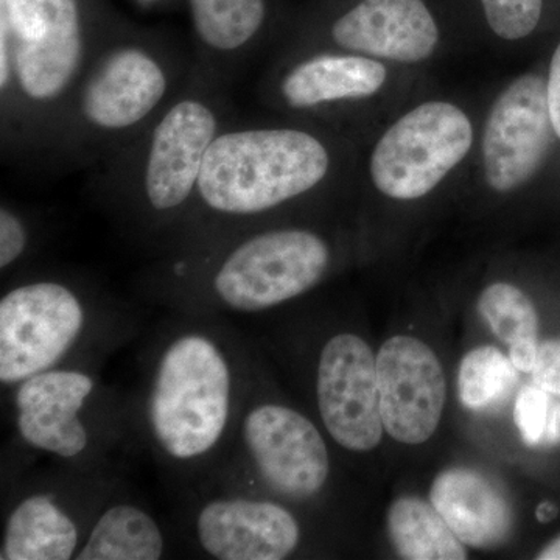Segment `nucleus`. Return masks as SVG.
I'll return each instance as SVG.
<instances>
[{
	"label": "nucleus",
	"mask_w": 560,
	"mask_h": 560,
	"mask_svg": "<svg viewBox=\"0 0 560 560\" xmlns=\"http://www.w3.org/2000/svg\"><path fill=\"white\" fill-rule=\"evenodd\" d=\"M80 530L50 495L33 493L21 500L7 518L0 559L69 560L77 558Z\"/></svg>",
	"instance_id": "nucleus-19"
},
{
	"label": "nucleus",
	"mask_w": 560,
	"mask_h": 560,
	"mask_svg": "<svg viewBox=\"0 0 560 560\" xmlns=\"http://www.w3.org/2000/svg\"><path fill=\"white\" fill-rule=\"evenodd\" d=\"M517 368L495 346L471 349L460 360L458 396L464 408L485 411L511 396L517 385Z\"/></svg>",
	"instance_id": "nucleus-23"
},
{
	"label": "nucleus",
	"mask_w": 560,
	"mask_h": 560,
	"mask_svg": "<svg viewBox=\"0 0 560 560\" xmlns=\"http://www.w3.org/2000/svg\"><path fill=\"white\" fill-rule=\"evenodd\" d=\"M536 559L560 560V536L558 539L552 540L551 544H548L547 547L536 556Z\"/></svg>",
	"instance_id": "nucleus-29"
},
{
	"label": "nucleus",
	"mask_w": 560,
	"mask_h": 560,
	"mask_svg": "<svg viewBox=\"0 0 560 560\" xmlns=\"http://www.w3.org/2000/svg\"><path fill=\"white\" fill-rule=\"evenodd\" d=\"M234 374L223 348L201 331L179 335L164 349L149 394L151 436L178 463L219 447L232 415Z\"/></svg>",
	"instance_id": "nucleus-6"
},
{
	"label": "nucleus",
	"mask_w": 560,
	"mask_h": 560,
	"mask_svg": "<svg viewBox=\"0 0 560 560\" xmlns=\"http://www.w3.org/2000/svg\"><path fill=\"white\" fill-rule=\"evenodd\" d=\"M86 323L77 290L58 279H35L0 300V382L20 385L54 370L73 348Z\"/></svg>",
	"instance_id": "nucleus-8"
},
{
	"label": "nucleus",
	"mask_w": 560,
	"mask_h": 560,
	"mask_svg": "<svg viewBox=\"0 0 560 560\" xmlns=\"http://www.w3.org/2000/svg\"><path fill=\"white\" fill-rule=\"evenodd\" d=\"M197 537L219 560H282L296 551L301 528L285 508L267 500L217 499L201 508Z\"/></svg>",
	"instance_id": "nucleus-15"
},
{
	"label": "nucleus",
	"mask_w": 560,
	"mask_h": 560,
	"mask_svg": "<svg viewBox=\"0 0 560 560\" xmlns=\"http://www.w3.org/2000/svg\"><path fill=\"white\" fill-rule=\"evenodd\" d=\"M536 383L525 385L514 407V422L523 442L530 447L560 442V400Z\"/></svg>",
	"instance_id": "nucleus-24"
},
{
	"label": "nucleus",
	"mask_w": 560,
	"mask_h": 560,
	"mask_svg": "<svg viewBox=\"0 0 560 560\" xmlns=\"http://www.w3.org/2000/svg\"><path fill=\"white\" fill-rule=\"evenodd\" d=\"M164 550V536L149 512L135 504L119 503L97 518L77 559L158 560Z\"/></svg>",
	"instance_id": "nucleus-20"
},
{
	"label": "nucleus",
	"mask_w": 560,
	"mask_h": 560,
	"mask_svg": "<svg viewBox=\"0 0 560 560\" xmlns=\"http://www.w3.org/2000/svg\"><path fill=\"white\" fill-rule=\"evenodd\" d=\"M530 377L540 388L560 397V337L540 341Z\"/></svg>",
	"instance_id": "nucleus-27"
},
{
	"label": "nucleus",
	"mask_w": 560,
	"mask_h": 560,
	"mask_svg": "<svg viewBox=\"0 0 560 560\" xmlns=\"http://www.w3.org/2000/svg\"><path fill=\"white\" fill-rule=\"evenodd\" d=\"M242 440L257 474L279 495L311 499L329 480L330 458L323 434L293 408L257 405L243 420Z\"/></svg>",
	"instance_id": "nucleus-10"
},
{
	"label": "nucleus",
	"mask_w": 560,
	"mask_h": 560,
	"mask_svg": "<svg viewBox=\"0 0 560 560\" xmlns=\"http://www.w3.org/2000/svg\"><path fill=\"white\" fill-rule=\"evenodd\" d=\"M316 396L324 427L349 452L374 451L382 442L377 355L363 338L338 334L320 350Z\"/></svg>",
	"instance_id": "nucleus-9"
},
{
	"label": "nucleus",
	"mask_w": 560,
	"mask_h": 560,
	"mask_svg": "<svg viewBox=\"0 0 560 560\" xmlns=\"http://www.w3.org/2000/svg\"><path fill=\"white\" fill-rule=\"evenodd\" d=\"M552 135L547 83L539 75L515 80L486 121L482 161L490 189L506 194L528 183L544 164Z\"/></svg>",
	"instance_id": "nucleus-11"
},
{
	"label": "nucleus",
	"mask_w": 560,
	"mask_h": 560,
	"mask_svg": "<svg viewBox=\"0 0 560 560\" xmlns=\"http://www.w3.org/2000/svg\"><path fill=\"white\" fill-rule=\"evenodd\" d=\"M388 536L399 558L407 560H464L466 545L431 501L400 497L388 511Z\"/></svg>",
	"instance_id": "nucleus-21"
},
{
	"label": "nucleus",
	"mask_w": 560,
	"mask_h": 560,
	"mask_svg": "<svg viewBox=\"0 0 560 560\" xmlns=\"http://www.w3.org/2000/svg\"><path fill=\"white\" fill-rule=\"evenodd\" d=\"M430 501L466 547L493 550L510 537L514 523L510 500L480 470H442L431 485Z\"/></svg>",
	"instance_id": "nucleus-18"
},
{
	"label": "nucleus",
	"mask_w": 560,
	"mask_h": 560,
	"mask_svg": "<svg viewBox=\"0 0 560 560\" xmlns=\"http://www.w3.org/2000/svg\"><path fill=\"white\" fill-rule=\"evenodd\" d=\"M474 128L458 106L427 102L405 114L372 151V183L394 200L430 194L469 153Z\"/></svg>",
	"instance_id": "nucleus-7"
},
{
	"label": "nucleus",
	"mask_w": 560,
	"mask_h": 560,
	"mask_svg": "<svg viewBox=\"0 0 560 560\" xmlns=\"http://www.w3.org/2000/svg\"><path fill=\"white\" fill-rule=\"evenodd\" d=\"M94 388L91 375L73 370L44 371L21 382L14 394L21 440L61 458L80 456L90 445L80 412Z\"/></svg>",
	"instance_id": "nucleus-14"
},
{
	"label": "nucleus",
	"mask_w": 560,
	"mask_h": 560,
	"mask_svg": "<svg viewBox=\"0 0 560 560\" xmlns=\"http://www.w3.org/2000/svg\"><path fill=\"white\" fill-rule=\"evenodd\" d=\"M386 69L382 62L350 51H315L293 62L268 92L294 113H307L361 101L382 90Z\"/></svg>",
	"instance_id": "nucleus-17"
},
{
	"label": "nucleus",
	"mask_w": 560,
	"mask_h": 560,
	"mask_svg": "<svg viewBox=\"0 0 560 560\" xmlns=\"http://www.w3.org/2000/svg\"><path fill=\"white\" fill-rule=\"evenodd\" d=\"M338 50L399 62L431 57L440 28L423 0H359L327 27Z\"/></svg>",
	"instance_id": "nucleus-13"
},
{
	"label": "nucleus",
	"mask_w": 560,
	"mask_h": 560,
	"mask_svg": "<svg viewBox=\"0 0 560 560\" xmlns=\"http://www.w3.org/2000/svg\"><path fill=\"white\" fill-rule=\"evenodd\" d=\"M331 248L305 228H243L191 249V270L213 300L238 313L268 311L315 289Z\"/></svg>",
	"instance_id": "nucleus-5"
},
{
	"label": "nucleus",
	"mask_w": 560,
	"mask_h": 560,
	"mask_svg": "<svg viewBox=\"0 0 560 560\" xmlns=\"http://www.w3.org/2000/svg\"><path fill=\"white\" fill-rule=\"evenodd\" d=\"M478 312L492 334L510 346V359L518 372L530 374L539 352V315L533 301L517 287L497 282L482 290Z\"/></svg>",
	"instance_id": "nucleus-22"
},
{
	"label": "nucleus",
	"mask_w": 560,
	"mask_h": 560,
	"mask_svg": "<svg viewBox=\"0 0 560 560\" xmlns=\"http://www.w3.org/2000/svg\"><path fill=\"white\" fill-rule=\"evenodd\" d=\"M547 98L552 128L560 139V44L552 55L550 75L547 81Z\"/></svg>",
	"instance_id": "nucleus-28"
},
{
	"label": "nucleus",
	"mask_w": 560,
	"mask_h": 560,
	"mask_svg": "<svg viewBox=\"0 0 560 560\" xmlns=\"http://www.w3.org/2000/svg\"><path fill=\"white\" fill-rule=\"evenodd\" d=\"M135 2L142 7H161L171 5V3L176 2V0H135Z\"/></svg>",
	"instance_id": "nucleus-30"
},
{
	"label": "nucleus",
	"mask_w": 560,
	"mask_h": 560,
	"mask_svg": "<svg viewBox=\"0 0 560 560\" xmlns=\"http://www.w3.org/2000/svg\"><path fill=\"white\" fill-rule=\"evenodd\" d=\"M231 86L191 66L183 90L128 149L95 168L102 195L149 228H180L213 139L234 116Z\"/></svg>",
	"instance_id": "nucleus-4"
},
{
	"label": "nucleus",
	"mask_w": 560,
	"mask_h": 560,
	"mask_svg": "<svg viewBox=\"0 0 560 560\" xmlns=\"http://www.w3.org/2000/svg\"><path fill=\"white\" fill-rule=\"evenodd\" d=\"M32 246V230L24 213L11 202L0 206V270L9 271L24 259Z\"/></svg>",
	"instance_id": "nucleus-26"
},
{
	"label": "nucleus",
	"mask_w": 560,
	"mask_h": 560,
	"mask_svg": "<svg viewBox=\"0 0 560 560\" xmlns=\"http://www.w3.org/2000/svg\"><path fill=\"white\" fill-rule=\"evenodd\" d=\"M191 66L160 33L113 18L62 109L49 161L95 171L116 158L171 105Z\"/></svg>",
	"instance_id": "nucleus-2"
},
{
	"label": "nucleus",
	"mask_w": 560,
	"mask_h": 560,
	"mask_svg": "<svg viewBox=\"0 0 560 560\" xmlns=\"http://www.w3.org/2000/svg\"><path fill=\"white\" fill-rule=\"evenodd\" d=\"M334 168L329 143L289 125L226 121L206 154L197 195L179 230L189 249L253 226L319 189Z\"/></svg>",
	"instance_id": "nucleus-3"
},
{
	"label": "nucleus",
	"mask_w": 560,
	"mask_h": 560,
	"mask_svg": "<svg viewBox=\"0 0 560 560\" xmlns=\"http://www.w3.org/2000/svg\"><path fill=\"white\" fill-rule=\"evenodd\" d=\"M113 18L101 0H0L3 161L49 160L62 109Z\"/></svg>",
	"instance_id": "nucleus-1"
},
{
	"label": "nucleus",
	"mask_w": 560,
	"mask_h": 560,
	"mask_svg": "<svg viewBox=\"0 0 560 560\" xmlns=\"http://www.w3.org/2000/svg\"><path fill=\"white\" fill-rule=\"evenodd\" d=\"M486 21L500 38L517 40L536 31L544 0H481Z\"/></svg>",
	"instance_id": "nucleus-25"
},
{
	"label": "nucleus",
	"mask_w": 560,
	"mask_h": 560,
	"mask_svg": "<svg viewBox=\"0 0 560 560\" xmlns=\"http://www.w3.org/2000/svg\"><path fill=\"white\" fill-rule=\"evenodd\" d=\"M194 32V65L231 86L268 25V0H187Z\"/></svg>",
	"instance_id": "nucleus-16"
},
{
	"label": "nucleus",
	"mask_w": 560,
	"mask_h": 560,
	"mask_svg": "<svg viewBox=\"0 0 560 560\" xmlns=\"http://www.w3.org/2000/svg\"><path fill=\"white\" fill-rule=\"evenodd\" d=\"M383 427L393 440L423 444L440 427L447 383L436 353L408 335H396L377 353Z\"/></svg>",
	"instance_id": "nucleus-12"
}]
</instances>
